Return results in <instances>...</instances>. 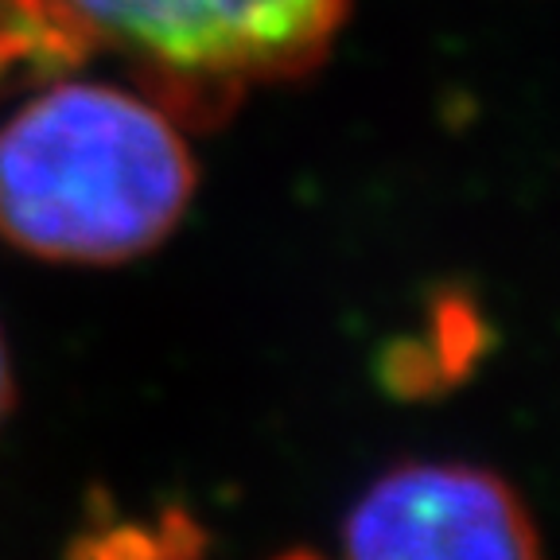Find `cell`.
Returning a JSON list of instances; mask_svg holds the SVG:
<instances>
[{
	"instance_id": "4",
	"label": "cell",
	"mask_w": 560,
	"mask_h": 560,
	"mask_svg": "<svg viewBox=\"0 0 560 560\" xmlns=\"http://www.w3.org/2000/svg\"><path fill=\"white\" fill-rule=\"evenodd\" d=\"M12 405V366H9V350H4V339H0V420Z\"/></svg>"
},
{
	"instance_id": "2",
	"label": "cell",
	"mask_w": 560,
	"mask_h": 560,
	"mask_svg": "<svg viewBox=\"0 0 560 560\" xmlns=\"http://www.w3.org/2000/svg\"><path fill=\"white\" fill-rule=\"evenodd\" d=\"M62 24L179 74H261L312 55L342 0H51Z\"/></svg>"
},
{
	"instance_id": "3",
	"label": "cell",
	"mask_w": 560,
	"mask_h": 560,
	"mask_svg": "<svg viewBox=\"0 0 560 560\" xmlns=\"http://www.w3.org/2000/svg\"><path fill=\"white\" fill-rule=\"evenodd\" d=\"M347 560H541L522 499L479 467L417 464L382 475L342 529Z\"/></svg>"
},
{
	"instance_id": "1",
	"label": "cell",
	"mask_w": 560,
	"mask_h": 560,
	"mask_svg": "<svg viewBox=\"0 0 560 560\" xmlns=\"http://www.w3.org/2000/svg\"><path fill=\"white\" fill-rule=\"evenodd\" d=\"M195 164L156 105L67 82L0 125V237L51 261L149 254L184 219Z\"/></svg>"
},
{
	"instance_id": "5",
	"label": "cell",
	"mask_w": 560,
	"mask_h": 560,
	"mask_svg": "<svg viewBox=\"0 0 560 560\" xmlns=\"http://www.w3.org/2000/svg\"><path fill=\"white\" fill-rule=\"evenodd\" d=\"M280 560H319V557H307V552H292V557H280Z\"/></svg>"
}]
</instances>
